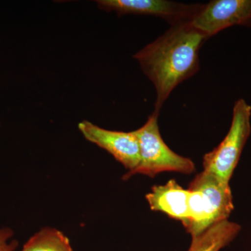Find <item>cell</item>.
Returning a JSON list of instances; mask_svg holds the SVG:
<instances>
[{
  "label": "cell",
  "instance_id": "cell-4",
  "mask_svg": "<svg viewBox=\"0 0 251 251\" xmlns=\"http://www.w3.org/2000/svg\"><path fill=\"white\" fill-rule=\"evenodd\" d=\"M251 106L244 99L234 103L232 124L221 143L203 157L204 171L229 183L251 133Z\"/></svg>",
  "mask_w": 251,
  "mask_h": 251
},
{
  "label": "cell",
  "instance_id": "cell-8",
  "mask_svg": "<svg viewBox=\"0 0 251 251\" xmlns=\"http://www.w3.org/2000/svg\"><path fill=\"white\" fill-rule=\"evenodd\" d=\"M189 191L175 179L164 185H155L145 196L151 210L160 211L171 219L179 221L183 226L188 219Z\"/></svg>",
  "mask_w": 251,
  "mask_h": 251
},
{
  "label": "cell",
  "instance_id": "cell-6",
  "mask_svg": "<svg viewBox=\"0 0 251 251\" xmlns=\"http://www.w3.org/2000/svg\"><path fill=\"white\" fill-rule=\"evenodd\" d=\"M191 23L209 38L232 26H251V0H213Z\"/></svg>",
  "mask_w": 251,
  "mask_h": 251
},
{
  "label": "cell",
  "instance_id": "cell-1",
  "mask_svg": "<svg viewBox=\"0 0 251 251\" xmlns=\"http://www.w3.org/2000/svg\"><path fill=\"white\" fill-rule=\"evenodd\" d=\"M208 39L191 23L176 25L133 56L154 85V112L159 114L176 86L199 71L200 50Z\"/></svg>",
  "mask_w": 251,
  "mask_h": 251
},
{
  "label": "cell",
  "instance_id": "cell-9",
  "mask_svg": "<svg viewBox=\"0 0 251 251\" xmlns=\"http://www.w3.org/2000/svg\"><path fill=\"white\" fill-rule=\"evenodd\" d=\"M241 229L240 225L228 220L213 225L192 237L187 251H220L233 242Z\"/></svg>",
  "mask_w": 251,
  "mask_h": 251
},
{
  "label": "cell",
  "instance_id": "cell-7",
  "mask_svg": "<svg viewBox=\"0 0 251 251\" xmlns=\"http://www.w3.org/2000/svg\"><path fill=\"white\" fill-rule=\"evenodd\" d=\"M78 129L85 139L110 153L128 171L138 166L140 148L135 130L130 132L105 129L89 121L80 122Z\"/></svg>",
  "mask_w": 251,
  "mask_h": 251
},
{
  "label": "cell",
  "instance_id": "cell-10",
  "mask_svg": "<svg viewBox=\"0 0 251 251\" xmlns=\"http://www.w3.org/2000/svg\"><path fill=\"white\" fill-rule=\"evenodd\" d=\"M20 251H74L65 234L57 229L46 227L29 238Z\"/></svg>",
  "mask_w": 251,
  "mask_h": 251
},
{
  "label": "cell",
  "instance_id": "cell-3",
  "mask_svg": "<svg viewBox=\"0 0 251 251\" xmlns=\"http://www.w3.org/2000/svg\"><path fill=\"white\" fill-rule=\"evenodd\" d=\"M158 115L153 111L146 123L135 130L139 143V163L133 171L124 175L122 179H129L135 175L153 178L165 172L188 175L196 171V166L191 158L175 153L165 143L158 127Z\"/></svg>",
  "mask_w": 251,
  "mask_h": 251
},
{
  "label": "cell",
  "instance_id": "cell-5",
  "mask_svg": "<svg viewBox=\"0 0 251 251\" xmlns=\"http://www.w3.org/2000/svg\"><path fill=\"white\" fill-rule=\"evenodd\" d=\"M99 7L119 15H142L161 18L171 26L191 23L201 4H184L167 0H100Z\"/></svg>",
  "mask_w": 251,
  "mask_h": 251
},
{
  "label": "cell",
  "instance_id": "cell-11",
  "mask_svg": "<svg viewBox=\"0 0 251 251\" xmlns=\"http://www.w3.org/2000/svg\"><path fill=\"white\" fill-rule=\"evenodd\" d=\"M14 232L10 227L0 228V251H16L18 242L12 239Z\"/></svg>",
  "mask_w": 251,
  "mask_h": 251
},
{
  "label": "cell",
  "instance_id": "cell-2",
  "mask_svg": "<svg viewBox=\"0 0 251 251\" xmlns=\"http://www.w3.org/2000/svg\"><path fill=\"white\" fill-rule=\"evenodd\" d=\"M187 189L188 219L183 226L191 237L213 225L228 220L234 210L229 183L203 171L193 178Z\"/></svg>",
  "mask_w": 251,
  "mask_h": 251
}]
</instances>
